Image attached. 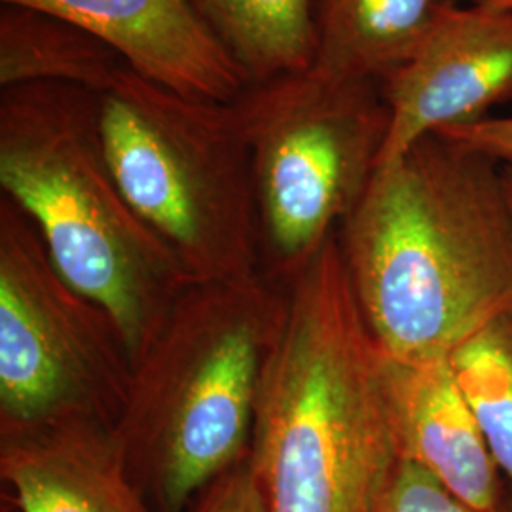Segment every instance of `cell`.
<instances>
[{
	"mask_svg": "<svg viewBox=\"0 0 512 512\" xmlns=\"http://www.w3.org/2000/svg\"><path fill=\"white\" fill-rule=\"evenodd\" d=\"M503 179H505V188H507V196L512 209V165H503Z\"/></svg>",
	"mask_w": 512,
	"mask_h": 512,
	"instance_id": "ffe728a7",
	"label": "cell"
},
{
	"mask_svg": "<svg viewBox=\"0 0 512 512\" xmlns=\"http://www.w3.org/2000/svg\"><path fill=\"white\" fill-rule=\"evenodd\" d=\"M129 65L69 19L21 4L0 8V88L61 84L101 95Z\"/></svg>",
	"mask_w": 512,
	"mask_h": 512,
	"instance_id": "4fadbf2b",
	"label": "cell"
},
{
	"mask_svg": "<svg viewBox=\"0 0 512 512\" xmlns=\"http://www.w3.org/2000/svg\"><path fill=\"white\" fill-rule=\"evenodd\" d=\"M110 171L188 283L262 274L251 152L234 101L173 92L133 69L99 95Z\"/></svg>",
	"mask_w": 512,
	"mask_h": 512,
	"instance_id": "5b68a950",
	"label": "cell"
},
{
	"mask_svg": "<svg viewBox=\"0 0 512 512\" xmlns=\"http://www.w3.org/2000/svg\"><path fill=\"white\" fill-rule=\"evenodd\" d=\"M287 311V289L264 274L190 283L133 363L114 433L156 511L190 512L249 458L260 387Z\"/></svg>",
	"mask_w": 512,
	"mask_h": 512,
	"instance_id": "3957f363",
	"label": "cell"
},
{
	"mask_svg": "<svg viewBox=\"0 0 512 512\" xmlns=\"http://www.w3.org/2000/svg\"><path fill=\"white\" fill-rule=\"evenodd\" d=\"M382 355L423 363L512 315V209L503 165L431 133L376 169L338 230Z\"/></svg>",
	"mask_w": 512,
	"mask_h": 512,
	"instance_id": "6da1fadb",
	"label": "cell"
},
{
	"mask_svg": "<svg viewBox=\"0 0 512 512\" xmlns=\"http://www.w3.org/2000/svg\"><path fill=\"white\" fill-rule=\"evenodd\" d=\"M440 135L475 148L499 165H512V116L484 118L473 124L442 129Z\"/></svg>",
	"mask_w": 512,
	"mask_h": 512,
	"instance_id": "ac0fdd59",
	"label": "cell"
},
{
	"mask_svg": "<svg viewBox=\"0 0 512 512\" xmlns=\"http://www.w3.org/2000/svg\"><path fill=\"white\" fill-rule=\"evenodd\" d=\"M471 4H482V6H490V8H499V10H511L512 0H465Z\"/></svg>",
	"mask_w": 512,
	"mask_h": 512,
	"instance_id": "d6986e66",
	"label": "cell"
},
{
	"mask_svg": "<svg viewBox=\"0 0 512 512\" xmlns=\"http://www.w3.org/2000/svg\"><path fill=\"white\" fill-rule=\"evenodd\" d=\"M46 10L107 42L135 73L173 92L230 103L249 86L186 0H2Z\"/></svg>",
	"mask_w": 512,
	"mask_h": 512,
	"instance_id": "9c48e42d",
	"label": "cell"
},
{
	"mask_svg": "<svg viewBox=\"0 0 512 512\" xmlns=\"http://www.w3.org/2000/svg\"><path fill=\"white\" fill-rule=\"evenodd\" d=\"M385 399L399 458L435 476L478 509L505 505L503 473L448 359L423 363L382 355Z\"/></svg>",
	"mask_w": 512,
	"mask_h": 512,
	"instance_id": "30bf717a",
	"label": "cell"
},
{
	"mask_svg": "<svg viewBox=\"0 0 512 512\" xmlns=\"http://www.w3.org/2000/svg\"><path fill=\"white\" fill-rule=\"evenodd\" d=\"M251 152L262 274L285 287L361 202L389 133L382 86L308 69L234 99Z\"/></svg>",
	"mask_w": 512,
	"mask_h": 512,
	"instance_id": "8992f818",
	"label": "cell"
},
{
	"mask_svg": "<svg viewBox=\"0 0 512 512\" xmlns=\"http://www.w3.org/2000/svg\"><path fill=\"white\" fill-rule=\"evenodd\" d=\"M0 476L21 512H158L114 429L97 425L0 437Z\"/></svg>",
	"mask_w": 512,
	"mask_h": 512,
	"instance_id": "8fae6325",
	"label": "cell"
},
{
	"mask_svg": "<svg viewBox=\"0 0 512 512\" xmlns=\"http://www.w3.org/2000/svg\"><path fill=\"white\" fill-rule=\"evenodd\" d=\"M374 512H512L507 505L486 511L467 503L420 465L401 459Z\"/></svg>",
	"mask_w": 512,
	"mask_h": 512,
	"instance_id": "2e32d148",
	"label": "cell"
},
{
	"mask_svg": "<svg viewBox=\"0 0 512 512\" xmlns=\"http://www.w3.org/2000/svg\"><path fill=\"white\" fill-rule=\"evenodd\" d=\"M0 188L37 224L61 275L109 311L135 363L190 283L110 171L99 95L61 84L4 88Z\"/></svg>",
	"mask_w": 512,
	"mask_h": 512,
	"instance_id": "277c9868",
	"label": "cell"
},
{
	"mask_svg": "<svg viewBox=\"0 0 512 512\" xmlns=\"http://www.w3.org/2000/svg\"><path fill=\"white\" fill-rule=\"evenodd\" d=\"M133 361L109 311L55 268L37 224L0 196V437L114 429Z\"/></svg>",
	"mask_w": 512,
	"mask_h": 512,
	"instance_id": "52a82bcc",
	"label": "cell"
},
{
	"mask_svg": "<svg viewBox=\"0 0 512 512\" xmlns=\"http://www.w3.org/2000/svg\"><path fill=\"white\" fill-rule=\"evenodd\" d=\"M450 365L512 488V315L495 319L465 340L452 351Z\"/></svg>",
	"mask_w": 512,
	"mask_h": 512,
	"instance_id": "9a60e30c",
	"label": "cell"
},
{
	"mask_svg": "<svg viewBox=\"0 0 512 512\" xmlns=\"http://www.w3.org/2000/svg\"><path fill=\"white\" fill-rule=\"evenodd\" d=\"M249 84L311 69L315 0H186Z\"/></svg>",
	"mask_w": 512,
	"mask_h": 512,
	"instance_id": "5bb4252c",
	"label": "cell"
},
{
	"mask_svg": "<svg viewBox=\"0 0 512 512\" xmlns=\"http://www.w3.org/2000/svg\"><path fill=\"white\" fill-rule=\"evenodd\" d=\"M289 311L256 404L249 465L266 512H374L399 452L382 351L338 234L285 285Z\"/></svg>",
	"mask_w": 512,
	"mask_h": 512,
	"instance_id": "7a4b0ae2",
	"label": "cell"
},
{
	"mask_svg": "<svg viewBox=\"0 0 512 512\" xmlns=\"http://www.w3.org/2000/svg\"><path fill=\"white\" fill-rule=\"evenodd\" d=\"M190 512H266L249 458L217 478L198 497Z\"/></svg>",
	"mask_w": 512,
	"mask_h": 512,
	"instance_id": "e0dca14e",
	"label": "cell"
},
{
	"mask_svg": "<svg viewBox=\"0 0 512 512\" xmlns=\"http://www.w3.org/2000/svg\"><path fill=\"white\" fill-rule=\"evenodd\" d=\"M389 133L380 164L421 137L473 124L512 101V12L456 4L382 84Z\"/></svg>",
	"mask_w": 512,
	"mask_h": 512,
	"instance_id": "ba28073f",
	"label": "cell"
},
{
	"mask_svg": "<svg viewBox=\"0 0 512 512\" xmlns=\"http://www.w3.org/2000/svg\"><path fill=\"white\" fill-rule=\"evenodd\" d=\"M461 0H315L311 69L382 86Z\"/></svg>",
	"mask_w": 512,
	"mask_h": 512,
	"instance_id": "7c38bea8",
	"label": "cell"
}]
</instances>
